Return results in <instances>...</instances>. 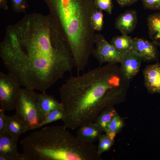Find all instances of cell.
Here are the masks:
<instances>
[{
	"mask_svg": "<svg viewBox=\"0 0 160 160\" xmlns=\"http://www.w3.org/2000/svg\"><path fill=\"white\" fill-rule=\"evenodd\" d=\"M132 49L142 57L143 61L156 60L158 57L157 46L152 42L140 38L132 39Z\"/></svg>",
	"mask_w": 160,
	"mask_h": 160,
	"instance_id": "obj_10",
	"label": "cell"
},
{
	"mask_svg": "<svg viewBox=\"0 0 160 160\" xmlns=\"http://www.w3.org/2000/svg\"><path fill=\"white\" fill-rule=\"evenodd\" d=\"M5 111L0 109V135L6 132V121L5 118Z\"/></svg>",
	"mask_w": 160,
	"mask_h": 160,
	"instance_id": "obj_26",
	"label": "cell"
},
{
	"mask_svg": "<svg viewBox=\"0 0 160 160\" xmlns=\"http://www.w3.org/2000/svg\"><path fill=\"white\" fill-rule=\"evenodd\" d=\"M0 56L21 86L42 92L75 66L67 42L49 15L26 14L8 25Z\"/></svg>",
	"mask_w": 160,
	"mask_h": 160,
	"instance_id": "obj_1",
	"label": "cell"
},
{
	"mask_svg": "<svg viewBox=\"0 0 160 160\" xmlns=\"http://www.w3.org/2000/svg\"><path fill=\"white\" fill-rule=\"evenodd\" d=\"M144 85L151 94H160V63L146 66L143 70Z\"/></svg>",
	"mask_w": 160,
	"mask_h": 160,
	"instance_id": "obj_9",
	"label": "cell"
},
{
	"mask_svg": "<svg viewBox=\"0 0 160 160\" xmlns=\"http://www.w3.org/2000/svg\"><path fill=\"white\" fill-rule=\"evenodd\" d=\"M21 85L17 77L9 72H0V107L5 111L15 109Z\"/></svg>",
	"mask_w": 160,
	"mask_h": 160,
	"instance_id": "obj_6",
	"label": "cell"
},
{
	"mask_svg": "<svg viewBox=\"0 0 160 160\" xmlns=\"http://www.w3.org/2000/svg\"><path fill=\"white\" fill-rule=\"evenodd\" d=\"M118 4L122 7L133 4L139 0H115Z\"/></svg>",
	"mask_w": 160,
	"mask_h": 160,
	"instance_id": "obj_27",
	"label": "cell"
},
{
	"mask_svg": "<svg viewBox=\"0 0 160 160\" xmlns=\"http://www.w3.org/2000/svg\"><path fill=\"white\" fill-rule=\"evenodd\" d=\"M103 130L94 122L86 124L76 131L77 136L84 141L93 143L97 139Z\"/></svg>",
	"mask_w": 160,
	"mask_h": 160,
	"instance_id": "obj_13",
	"label": "cell"
},
{
	"mask_svg": "<svg viewBox=\"0 0 160 160\" xmlns=\"http://www.w3.org/2000/svg\"><path fill=\"white\" fill-rule=\"evenodd\" d=\"M64 116L63 108L53 110L47 113L39 128L43 126L59 120H62Z\"/></svg>",
	"mask_w": 160,
	"mask_h": 160,
	"instance_id": "obj_22",
	"label": "cell"
},
{
	"mask_svg": "<svg viewBox=\"0 0 160 160\" xmlns=\"http://www.w3.org/2000/svg\"><path fill=\"white\" fill-rule=\"evenodd\" d=\"M0 160H13L11 158L0 155Z\"/></svg>",
	"mask_w": 160,
	"mask_h": 160,
	"instance_id": "obj_29",
	"label": "cell"
},
{
	"mask_svg": "<svg viewBox=\"0 0 160 160\" xmlns=\"http://www.w3.org/2000/svg\"><path fill=\"white\" fill-rule=\"evenodd\" d=\"M95 44L92 55L100 65L104 63H120L124 54L120 52L100 33L96 34Z\"/></svg>",
	"mask_w": 160,
	"mask_h": 160,
	"instance_id": "obj_7",
	"label": "cell"
},
{
	"mask_svg": "<svg viewBox=\"0 0 160 160\" xmlns=\"http://www.w3.org/2000/svg\"><path fill=\"white\" fill-rule=\"evenodd\" d=\"M144 8L160 10V0H141Z\"/></svg>",
	"mask_w": 160,
	"mask_h": 160,
	"instance_id": "obj_25",
	"label": "cell"
},
{
	"mask_svg": "<svg viewBox=\"0 0 160 160\" xmlns=\"http://www.w3.org/2000/svg\"><path fill=\"white\" fill-rule=\"evenodd\" d=\"M38 105L40 112L44 118L50 112L62 108L61 103L58 102L54 97L45 92L38 94Z\"/></svg>",
	"mask_w": 160,
	"mask_h": 160,
	"instance_id": "obj_15",
	"label": "cell"
},
{
	"mask_svg": "<svg viewBox=\"0 0 160 160\" xmlns=\"http://www.w3.org/2000/svg\"><path fill=\"white\" fill-rule=\"evenodd\" d=\"M110 43L124 54L132 48V39L127 34L113 37Z\"/></svg>",
	"mask_w": 160,
	"mask_h": 160,
	"instance_id": "obj_18",
	"label": "cell"
},
{
	"mask_svg": "<svg viewBox=\"0 0 160 160\" xmlns=\"http://www.w3.org/2000/svg\"><path fill=\"white\" fill-rule=\"evenodd\" d=\"M141 57L131 49L124 54L120 68L124 77L130 81L138 72L142 61Z\"/></svg>",
	"mask_w": 160,
	"mask_h": 160,
	"instance_id": "obj_8",
	"label": "cell"
},
{
	"mask_svg": "<svg viewBox=\"0 0 160 160\" xmlns=\"http://www.w3.org/2000/svg\"><path fill=\"white\" fill-rule=\"evenodd\" d=\"M98 139L99 143L97 147V151L100 155L110 149L114 142V139H112L106 134L101 135Z\"/></svg>",
	"mask_w": 160,
	"mask_h": 160,
	"instance_id": "obj_20",
	"label": "cell"
},
{
	"mask_svg": "<svg viewBox=\"0 0 160 160\" xmlns=\"http://www.w3.org/2000/svg\"><path fill=\"white\" fill-rule=\"evenodd\" d=\"M13 10L17 13L25 12L28 5L26 0H11Z\"/></svg>",
	"mask_w": 160,
	"mask_h": 160,
	"instance_id": "obj_24",
	"label": "cell"
},
{
	"mask_svg": "<svg viewBox=\"0 0 160 160\" xmlns=\"http://www.w3.org/2000/svg\"><path fill=\"white\" fill-rule=\"evenodd\" d=\"M137 23V16L135 10H129L119 15L115 20V28L122 34L132 32Z\"/></svg>",
	"mask_w": 160,
	"mask_h": 160,
	"instance_id": "obj_12",
	"label": "cell"
},
{
	"mask_svg": "<svg viewBox=\"0 0 160 160\" xmlns=\"http://www.w3.org/2000/svg\"><path fill=\"white\" fill-rule=\"evenodd\" d=\"M130 82L116 64L69 77L59 89L64 126L74 129L94 122L103 109L125 99Z\"/></svg>",
	"mask_w": 160,
	"mask_h": 160,
	"instance_id": "obj_2",
	"label": "cell"
},
{
	"mask_svg": "<svg viewBox=\"0 0 160 160\" xmlns=\"http://www.w3.org/2000/svg\"><path fill=\"white\" fill-rule=\"evenodd\" d=\"M147 23L149 36L152 42L160 47V12L149 15Z\"/></svg>",
	"mask_w": 160,
	"mask_h": 160,
	"instance_id": "obj_16",
	"label": "cell"
},
{
	"mask_svg": "<svg viewBox=\"0 0 160 160\" xmlns=\"http://www.w3.org/2000/svg\"><path fill=\"white\" fill-rule=\"evenodd\" d=\"M124 125L122 119L117 113L115 115L109 124L105 134L114 139L116 134L120 130Z\"/></svg>",
	"mask_w": 160,
	"mask_h": 160,
	"instance_id": "obj_19",
	"label": "cell"
},
{
	"mask_svg": "<svg viewBox=\"0 0 160 160\" xmlns=\"http://www.w3.org/2000/svg\"><path fill=\"white\" fill-rule=\"evenodd\" d=\"M7 0H0V8L4 10L8 9L7 5Z\"/></svg>",
	"mask_w": 160,
	"mask_h": 160,
	"instance_id": "obj_28",
	"label": "cell"
},
{
	"mask_svg": "<svg viewBox=\"0 0 160 160\" xmlns=\"http://www.w3.org/2000/svg\"><path fill=\"white\" fill-rule=\"evenodd\" d=\"M18 138L11 136L7 132L0 135V155L13 160H28L23 153H19L17 148Z\"/></svg>",
	"mask_w": 160,
	"mask_h": 160,
	"instance_id": "obj_11",
	"label": "cell"
},
{
	"mask_svg": "<svg viewBox=\"0 0 160 160\" xmlns=\"http://www.w3.org/2000/svg\"><path fill=\"white\" fill-rule=\"evenodd\" d=\"M6 132L12 137L18 138L23 133L30 130L28 125L17 115H5Z\"/></svg>",
	"mask_w": 160,
	"mask_h": 160,
	"instance_id": "obj_14",
	"label": "cell"
},
{
	"mask_svg": "<svg viewBox=\"0 0 160 160\" xmlns=\"http://www.w3.org/2000/svg\"><path fill=\"white\" fill-rule=\"evenodd\" d=\"M91 24L93 29L98 31H101L103 26V15L102 11L97 9L92 14L91 18Z\"/></svg>",
	"mask_w": 160,
	"mask_h": 160,
	"instance_id": "obj_21",
	"label": "cell"
},
{
	"mask_svg": "<svg viewBox=\"0 0 160 160\" xmlns=\"http://www.w3.org/2000/svg\"><path fill=\"white\" fill-rule=\"evenodd\" d=\"M63 126L45 127L32 132L20 142L28 160H77L81 141Z\"/></svg>",
	"mask_w": 160,
	"mask_h": 160,
	"instance_id": "obj_4",
	"label": "cell"
},
{
	"mask_svg": "<svg viewBox=\"0 0 160 160\" xmlns=\"http://www.w3.org/2000/svg\"><path fill=\"white\" fill-rule=\"evenodd\" d=\"M49 15L66 40L78 72L84 70L95 44L91 18L97 9L94 0H44Z\"/></svg>",
	"mask_w": 160,
	"mask_h": 160,
	"instance_id": "obj_3",
	"label": "cell"
},
{
	"mask_svg": "<svg viewBox=\"0 0 160 160\" xmlns=\"http://www.w3.org/2000/svg\"><path fill=\"white\" fill-rule=\"evenodd\" d=\"M113 0H94L96 7L102 11H104L111 14L113 7Z\"/></svg>",
	"mask_w": 160,
	"mask_h": 160,
	"instance_id": "obj_23",
	"label": "cell"
},
{
	"mask_svg": "<svg viewBox=\"0 0 160 160\" xmlns=\"http://www.w3.org/2000/svg\"><path fill=\"white\" fill-rule=\"evenodd\" d=\"M38 101V94L33 90L21 89L15 114L28 125L30 130L39 128L44 119L40 112Z\"/></svg>",
	"mask_w": 160,
	"mask_h": 160,
	"instance_id": "obj_5",
	"label": "cell"
},
{
	"mask_svg": "<svg viewBox=\"0 0 160 160\" xmlns=\"http://www.w3.org/2000/svg\"><path fill=\"white\" fill-rule=\"evenodd\" d=\"M116 113L117 112L113 105L108 106L101 111L94 122L105 132Z\"/></svg>",
	"mask_w": 160,
	"mask_h": 160,
	"instance_id": "obj_17",
	"label": "cell"
}]
</instances>
